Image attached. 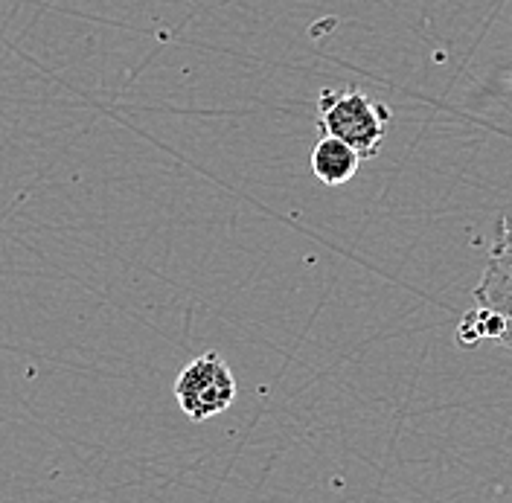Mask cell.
Wrapping results in <instances>:
<instances>
[{
	"label": "cell",
	"instance_id": "obj_2",
	"mask_svg": "<svg viewBox=\"0 0 512 503\" xmlns=\"http://www.w3.org/2000/svg\"><path fill=\"white\" fill-rule=\"evenodd\" d=\"M236 393H239L236 376L227 367V361L216 352H204V355L192 358L175 378L178 408L184 410V416L192 422H207V419L224 413L233 405Z\"/></svg>",
	"mask_w": 512,
	"mask_h": 503
},
{
	"label": "cell",
	"instance_id": "obj_4",
	"mask_svg": "<svg viewBox=\"0 0 512 503\" xmlns=\"http://www.w3.org/2000/svg\"><path fill=\"white\" fill-rule=\"evenodd\" d=\"M364 160L352 152L347 143L320 134V140L312 149V175L326 187H344L358 175Z\"/></svg>",
	"mask_w": 512,
	"mask_h": 503
},
{
	"label": "cell",
	"instance_id": "obj_3",
	"mask_svg": "<svg viewBox=\"0 0 512 503\" xmlns=\"http://www.w3.org/2000/svg\"><path fill=\"white\" fill-rule=\"evenodd\" d=\"M475 303L498 320V344L512 349V221H498L495 245L475 288Z\"/></svg>",
	"mask_w": 512,
	"mask_h": 503
},
{
	"label": "cell",
	"instance_id": "obj_1",
	"mask_svg": "<svg viewBox=\"0 0 512 503\" xmlns=\"http://www.w3.org/2000/svg\"><path fill=\"white\" fill-rule=\"evenodd\" d=\"M318 126L320 134L347 143L358 158L370 160L382 152L390 108L358 88H326L318 96Z\"/></svg>",
	"mask_w": 512,
	"mask_h": 503
}]
</instances>
